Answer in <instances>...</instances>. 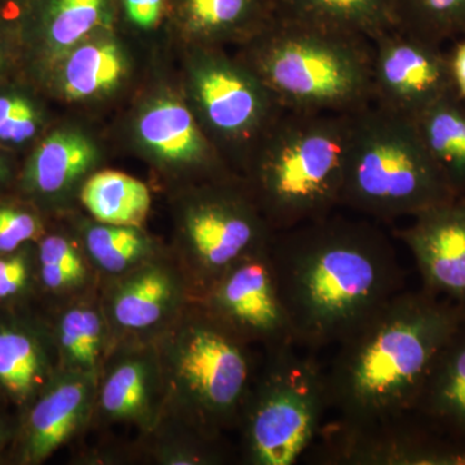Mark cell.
Wrapping results in <instances>:
<instances>
[{
  "label": "cell",
  "instance_id": "obj_1",
  "mask_svg": "<svg viewBox=\"0 0 465 465\" xmlns=\"http://www.w3.org/2000/svg\"><path fill=\"white\" fill-rule=\"evenodd\" d=\"M281 232L269 256L300 348L338 345L405 290L393 243L372 223L330 213Z\"/></svg>",
  "mask_w": 465,
  "mask_h": 465
},
{
  "label": "cell",
  "instance_id": "obj_2",
  "mask_svg": "<svg viewBox=\"0 0 465 465\" xmlns=\"http://www.w3.org/2000/svg\"><path fill=\"white\" fill-rule=\"evenodd\" d=\"M465 307L421 287L401 291L339 342L326 375L332 423L363 427L411 414Z\"/></svg>",
  "mask_w": 465,
  "mask_h": 465
},
{
  "label": "cell",
  "instance_id": "obj_3",
  "mask_svg": "<svg viewBox=\"0 0 465 465\" xmlns=\"http://www.w3.org/2000/svg\"><path fill=\"white\" fill-rule=\"evenodd\" d=\"M249 67L284 110L356 114L372 104L366 36L277 17L258 34Z\"/></svg>",
  "mask_w": 465,
  "mask_h": 465
},
{
  "label": "cell",
  "instance_id": "obj_4",
  "mask_svg": "<svg viewBox=\"0 0 465 465\" xmlns=\"http://www.w3.org/2000/svg\"><path fill=\"white\" fill-rule=\"evenodd\" d=\"M353 114L284 110L258 146L256 186L275 231L341 207Z\"/></svg>",
  "mask_w": 465,
  "mask_h": 465
},
{
  "label": "cell",
  "instance_id": "obj_5",
  "mask_svg": "<svg viewBox=\"0 0 465 465\" xmlns=\"http://www.w3.org/2000/svg\"><path fill=\"white\" fill-rule=\"evenodd\" d=\"M458 197L414 122L372 104L353 114L341 207L393 222Z\"/></svg>",
  "mask_w": 465,
  "mask_h": 465
},
{
  "label": "cell",
  "instance_id": "obj_6",
  "mask_svg": "<svg viewBox=\"0 0 465 465\" xmlns=\"http://www.w3.org/2000/svg\"><path fill=\"white\" fill-rule=\"evenodd\" d=\"M271 348L266 371L244 403V445L256 465H292L307 454L329 411L326 375L312 351Z\"/></svg>",
  "mask_w": 465,
  "mask_h": 465
},
{
  "label": "cell",
  "instance_id": "obj_7",
  "mask_svg": "<svg viewBox=\"0 0 465 465\" xmlns=\"http://www.w3.org/2000/svg\"><path fill=\"white\" fill-rule=\"evenodd\" d=\"M243 341L215 317L192 323L177 344L176 371L192 402L213 420L231 418L250 391Z\"/></svg>",
  "mask_w": 465,
  "mask_h": 465
},
{
  "label": "cell",
  "instance_id": "obj_8",
  "mask_svg": "<svg viewBox=\"0 0 465 465\" xmlns=\"http://www.w3.org/2000/svg\"><path fill=\"white\" fill-rule=\"evenodd\" d=\"M371 45L372 105L415 121L455 94L448 54L440 45L400 27L376 36Z\"/></svg>",
  "mask_w": 465,
  "mask_h": 465
},
{
  "label": "cell",
  "instance_id": "obj_9",
  "mask_svg": "<svg viewBox=\"0 0 465 465\" xmlns=\"http://www.w3.org/2000/svg\"><path fill=\"white\" fill-rule=\"evenodd\" d=\"M314 458L339 465H465V448L407 414L382 423H330L316 439Z\"/></svg>",
  "mask_w": 465,
  "mask_h": 465
},
{
  "label": "cell",
  "instance_id": "obj_10",
  "mask_svg": "<svg viewBox=\"0 0 465 465\" xmlns=\"http://www.w3.org/2000/svg\"><path fill=\"white\" fill-rule=\"evenodd\" d=\"M193 92L204 121L223 142L262 143L284 112L252 70L225 58L204 57L193 72Z\"/></svg>",
  "mask_w": 465,
  "mask_h": 465
},
{
  "label": "cell",
  "instance_id": "obj_11",
  "mask_svg": "<svg viewBox=\"0 0 465 465\" xmlns=\"http://www.w3.org/2000/svg\"><path fill=\"white\" fill-rule=\"evenodd\" d=\"M213 316L243 339L253 336L269 347L293 341L289 318L278 295L269 246L244 256L211 287Z\"/></svg>",
  "mask_w": 465,
  "mask_h": 465
},
{
  "label": "cell",
  "instance_id": "obj_12",
  "mask_svg": "<svg viewBox=\"0 0 465 465\" xmlns=\"http://www.w3.org/2000/svg\"><path fill=\"white\" fill-rule=\"evenodd\" d=\"M271 229L256 208L232 194L202 198L185 220L193 258L213 282L244 256L268 247Z\"/></svg>",
  "mask_w": 465,
  "mask_h": 465
},
{
  "label": "cell",
  "instance_id": "obj_13",
  "mask_svg": "<svg viewBox=\"0 0 465 465\" xmlns=\"http://www.w3.org/2000/svg\"><path fill=\"white\" fill-rule=\"evenodd\" d=\"M397 235L414 256L423 289L465 307V195L419 213Z\"/></svg>",
  "mask_w": 465,
  "mask_h": 465
},
{
  "label": "cell",
  "instance_id": "obj_14",
  "mask_svg": "<svg viewBox=\"0 0 465 465\" xmlns=\"http://www.w3.org/2000/svg\"><path fill=\"white\" fill-rule=\"evenodd\" d=\"M412 414L465 448V317L430 367Z\"/></svg>",
  "mask_w": 465,
  "mask_h": 465
},
{
  "label": "cell",
  "instance_id": "obj_15",
  "mask_svg": "<svg viewBox=\"0 0 465 465\" xmlns=\"http://www.w3.org/2000/svg\"><path fill=\"white\" fill-rule=\"evenodd\" d=\"M88 372L58 381L34 406L27 430V454L33 460L47 458L84 420L91 399Z\"/></svg>",
  "mask_w": 465,
  "mask_h": 465
},
{
  "label": "cell",
  "instance_id": "obj_16",
  "mask_svg": "<svg viewBox=\"0 0 465 465\" xmlns=\"http://www.w3.org/2000/svg\"><path fill=\"white\" fill-rule=\"evenodd\" d=\"M140 136L153 152L176 163H210L213 146L191 110L179 101L153 104L139 122Z\"/></svg>",
  "mask_w": 465,
  "mask_h": 465
},
{
  "label": "cell",
  "instance_id": "obj_17",
  "mask_svg": "<svg viewBox=\"0 0 465 465\" xmlns=\"http://www.w3.org/2000/svg\"><path fill=\"white\" fill-rule=\"evenodd\" d=\"M183 27L201 39L249 38L278 15V0H179Z\"/></svg>",
  "mask_w": 465,
  "mask_h": 465
},
{
  "label": "cell",
  "instance_id": "obj_18",
  "mask_svg": "<svg viewBox=\"0 0 465 465\" xmlns=\"http://www.w3.org/2000/svg\"><path fill=\"white\" fill-rule=\"evenodd\" d=\"M278 14L370 41L399 27L394 0H278Z\"/></svg>",
  "mask_w": 465,
  "mask_h": 465
},
{
  "label": "cell",
  "instance_id": "obj_19",
  "mask_svg": "<svg viewBox=\"0 0 465 465\" xmlns=\"http://www.w3.org/2000/svg\"><path fill=\"white\" fill-rule=\"evenodd\" d=\"M412 122L452 191L465 195V101L450 94Z\"/></svg>",
  "mask_w": 465,
  "mask_h": 465
},
{
  "label": "cell",
  "instance_id": "obj_20",
  "mask_svg": "<svg viewBox=\"0 0 465 465\" xmlns=\"http://www.w3.org/2000/svg\"><path fill=\"white\" fill-rule=\"evenodd\" d=\"M96 150L84 134L58 131L38 146L30 159L26 182L33 191L54 194L65 191L92 166Z\"/></svg>",
  "mask_w": 465,
  "mask_h": 465
},
{
  "label": "cell",
  "instance_id": "obj_21",
  "mask_svg": "<svg viewBox=\"0 0 465 465\" xmlns=\"http://www.w3.org/2000/svg\"><path fill=\"white\" fill-rule=\"evenodd\" d=\"M82 202L103 224L137 226L148 215L152 198L140 180L115 171H103L85 183Z\"/></svg>",
  "mask_w": 465,
  "mask_h": 465
},
{
  "label": "cell",
  "instance_id": "obj_22",
  "mask_svg": "<svg viewBox=\"0 0 465 465\" xmlns=\"http://www.w3.org/2000/svg\"><path fill=\"white\" fill-rule=\"evenodd\" d=\"M174 299V283L161 268L143 269L116 290L113 314L124 329H148L159 322Z\"/></svg>",
  "mask_w": 465,
  "mask_h": 465
},
{
  "label": "cell",
  "instance_id": "obj_23",
  "mask_svg": "<svg viewBox=\"0 0 465 465\" xmlns=\"http://www.w3.org/2000/svg\"><path fill=\"white\" fill-rule=\"evenodd\" d=\"M124 54L115 43L101 41L76 48L64 69V92L82 100L112 90L124 74Z\"/></svg>",
  "mask_w": 465,
  "mask_h": 465
},
{
  "label": "cell",
  "instance_id": "obj_24",
  "mask_svg": "<svg viewBox=\"0 0 465 465\" xmlns=\"http://www.w3.org/2000/svg\"><path fill=\"white\" fill-rule=\"evenodd\" d=\"M112 0H43L41 18L52 52L72 50L94 29L108 23Z\"/></svg>",
  "mask_w": 465,
  "mask_h": 465
},
{
  "label": "cell",
  "instance_id": "obj_25",
  "mask_svg": "<svg viewBox=\"0 0 465 465\" xmlns=\"http://www.w3.org/2000/svg\"><path fill=\"white\" fill-rule=\"evenodd\" d=\"M400 29L433 45L465 36V0H394Z\"/></svg>",
  "mask_w": 465,
  "mask_h": 465
},
{
  "label": "cell",
  "instance_id": "obj_26",
  "mask_svg": "<svg viewBox=\"0 0 465 465\" xmlns=\"http://www.w3.org/2000/svg\"><path fill=\"white\" fill-rule=\"evenodd\" d=\"M42 376L41 354L35 341L17 330H0V382L15 396L34 390Z\"/></svg>",
  "mask_w": 465,
  "mask_h": 465
},
{
  "label": "cell",
  "instance_id": "obj_27",
  "mask_svg": "<svg viewBox=\"0 0 465 465\" xmlns=\"http://www.w3.org/2000/svg\"><path fill=\"white\" fill-rule=\"evenodd\" d=\"M148 391V367L143 361H125L106 379L101 405L113 418H134L145 410Z\"/></svg>",
  "mask_w": 465,
  "mask_h": 465
},
{
  "label": "cell",
  "instance_id": "obj_28",
  "mask_svg": "<svg viewBox=\"0 0 465 465\" xmlns=\"http://www.w3.org/2000/svg\"><path fill=\"white\" fill-rule=\"evenodd\" d=\"M60 341L69 363L82 372H91L99 361L103 342L99 314L88 308L70 309L61 321Z\"/></svg>",
  "mask_w": 465,
  "mask_h": 465
},
{
  "label": "cell",
  "instance_id": "obj_29",
  "mask_svg": "<svg viewBox=\"0 0 465 465\" xmlns=\"http://www.w3.org/2000/svg\"><path fill=\"white\" fill-rule=\"evenodd\" d=\"M87 247L94 262L112 273L130 268L148 251L145 238L134 226L108 224L90 229Z\"/></svg>",
  "mask_w": 465,
  "mask_h": 465
},
{
  "label": "cell",
  "instance_id": "obj_30",
  "mask_svg": "<svg viewBox=\"0 0 465 465\" xmlns=\"http://www.w3.org/2000/svg\"><path fill=\"white\" fill-rule=\"evenodd\" d=\"M42 278L51 290H63L81 283L85 268L78 251L65 238L51 235L41 244Z\"/></svg>",
  "mask_w": 465,
  "mask_h": 465
},
{
  "label": "cell",
  "instance_id": "obj_31",
  "mask_svg": "<svg viewBox=\"0 0 465 465\" xmlns=\"http://www.w3.org/2000/svg\"><path fill=\"white\" fill-rule=\"evenodd\" d=\"M39 115L33 104L20 96H0V140L21 143L38 130Z\"/></svg>",
  "mask_w": 465,
  "mask_h": 465
},
{
  "label": "cell",
  "instance_id": "obj_32",
  "mask_svg": "<svg viewBox=\"0 0 465 465\" xmlns=\"http://www.w3.org/2000/svg\"><path fill=\"white\" fill-rule=\"evenodd\" d=\"M38 220L26 213L11 207H0V252H12L21 244L39 234Z\"/></svg>",
  "mask_w": 465,
  "mask_h": 465
},
{
  "label": "cell",
  "instance_id": "obj_33",
  "mask_svg": "<svg viewBox=\"0 0 465 465\" xmlns=\"http://www.w3.org/2000/svg\"><path fill=\"white\" fill-rule=\"evenodd\" d=\"M27 266L21 256L0 258V300L15 295L25 286Z\"/></svg>",
  "mask_w": 465,
  "mask_h": 465
},
{
  "label": "cell",
  "instance_id": "obj_34",
  "mask_svg": "<svg viewBox=\"0 0 465 465\" xmlns=\"http://www.w3.org/2000/svg\"><path fill=\"white\" fill-rule=\"evenodd\" d=\"M122 3L131 23L148 29L158 23L167 0H122Z\"/></svg>",
  "mask_w": 465,
  "mask_h": 465
},
{
  "label": "cell",
  "instance_id": "obj_35",
  "mask_svg": "<svg viewBox=\"0 0 465 465\" xmlns=\"http://www.w3.org/2000/svg\"><path fill=\"white\" fill-rule=\"evenodd\" d=\"M452 84L459 99L465 101V36L448 54Z\"/></svg>",
  "mask_w": 465,
  "mask_h": 465
},
{
  "label": "cell",
  "instance_id": "obj_36",
  "mask_svg": "<svg viewBox=\"0 0 465 465\" xmlns=\"http://www.w3.org/2000/svg\"><path fill=\"white\" fill-rule=\"evenodd\" d=\"M0 65H2V51H0Z\"/></svg>",
  "mask_w": 465,
  "mask_h": 465
},
{
  "label": "cell",
  "instance_id": "obj_37",
  "mask_svg": "<svg viewBox=\"0 0 465 465\" xmlns=\"http://www.w3.org/2000/svg\"><path fill=\"white\" fill-rule=\"evenodd\" d=\"M0 170H2V166H0Z\"/></svg>",
  "mask_w": 465,
  "mask_h": 465
}]
</instances>
